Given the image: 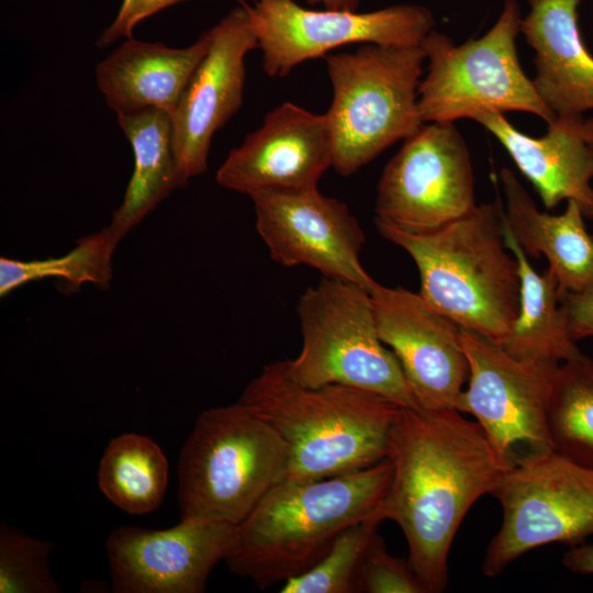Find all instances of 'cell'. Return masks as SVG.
<instances>
[{
	"mask_svg": "<svg viewBox=\"0 0 593 593\" xmlns=\"http://www.w3.org/2000/svg\"><path fill=\"white\" fill-rule=\"evenodd\" d=\"M369 292L378 334L398 358L419 407L456 409L469 378L461 327L418 292L379 282Z\"/></svg>",
	"mask_w": 593,
	"mask_h": 593,
	"instance_id": "15",
	"label": "cell"
},
{
	"mask_svg": "<svg viewBox=\"0 0 593 593\" xmlns=\"http://www.w3.org/2000/svg\"><path fill=\"white\" fill-rule=\"evenodd\" d=\"M560 304L572 338L593 337V287L581 292H561Z\"/></svg>",
	"mask_w": 593,
	"mask_h": 593,
	"instance_id": "31",
	"label": "cell"
},
{
	"mask_svg": "<svg viewBox=\"0 0 593 593\" xmlns=\"http://www.w3.org/2000/svg\"><path fill=\"white\" fill-rule=\"evenodd\" d=\"M237 525L208 517H186L153 530L122 526L105 549L115 593H202L213 568L227 557Z\"/></svg>",
	"mask_w": 593,
	"mask_h": 593,
	"instance_id": "14",
	"label": "cell"
},
{
	"mask_svg": "<svg viewBox=\"0 0 593 593\" xmlns=\"http://www.w3.org/2000/svg\"><path fill=\"white\" fill-rule=\"evenodd\" d=\"M391 474L385 458L329 478L283 480L237 525L224 561L261 590L307 572L343 530L377 512Z\"/></svg>",
	"mask_w": 593,
	"mask_h": 593,
	"instance_id": "2",
	"label": "cell"
},
{
	"mask_svg": "<svg viewBox=\"0 0 593 593\" xmlns=\"http://www.w3.org/2000/svg\"><path fill=\"white\" fill-rule=\"evenodd\" d=\"M239 401L286 441L290 481L329 478L382 461L401 410L380 394L354 387L299 385L287 376L282 360L265 366Z\"/></svg>",
	"mask_w": 593,
	"mask_h": 593,
	"instance_id": "3",
	"label": "cell"
},
{
	"mask_svg": "<svg viewBox=\"0 0 593 593\" xmlns=\"http://www.w3.org/2000/svg\"><path fill=\"white\" fill-rule=\"evenodd\" d=\"M499 181L505 199L503 221L523 251L532 258L545 256L559 292H581L593 287V236L575 201H567L561 214L540 211L510 168Z\"/></svg>",
	"mask_w": 593,
	"mask_h": 593,
	"instance_id": "21",
	"label": "cell"
},
{
	"mask_svg": "<svg viewBox=\"0 0 593 593\" xmlns=\"http://www.w3.org/2000/svg\"><path fill=\"white\" fill-rule=\"evenodd\" d=\"M289 448L279 433L240 402L202 411L178 461L181 518L240 524L286 480Z\"/></svg>",
	"mask_w": 593,
	"mask_h": 593,
	"instance_id": "5",
	"label": "cell"
},
{
	"mask_svg": "<svg viewBox=\"0 0 593 593\" xmlns=\"http://www.w3.org/2000/svg\"><path fill=\"white\" fill-rule=\"evenodd\" d=\"M310 4L321 3L325 9L357 11L362 0H305Z\"/></svg>",
	"mask_w": 593,
	"mask_h": 593,
	"instance_id": "33",
	"label": "cell"
},
{
	"mask_svg": "<svg viewBox=\"0 0 593 593\" xmlns=\"http://www.w3.org/2000/svg\"><path fill=\"white\" fill-rule=\"evenodd\" d=\"M584 136L593 156V115L584 119Z\"/></svg>",
	"mask_w": 593,
	"mask_h": 593,
	"instance_id": "34",
	"label": "cell"
},
{
	"mask_svg": "<svg viewBox=\"0 0 593 593\" xmlns=\"http://www.w3.org/2000/svg\"><path fill=\"white\" fill-rule=\"evenodd\" d=\"M246 7L269 77H283L348 44L417 46L435 25L429 9L411 3L370 12L314 10L294 0H254Z\"/></svg>",
	"mask_w": 593,
	"mask_h": 593,
	"instance_id": "11",
	"label": "cell"
},
{
	"mask_svg": "<svg viewBox=\"0 0 593 593\" xmlns=\"http://www.w3.org/2000/svg\"><path fill=\"white\" fill-rule=\"evenodd\" d=\"M474 121L505 148L547 210L572 200L593 220V156L583 115H557L539 137L521 132L503 113H483Z\"/></svg>",
	"mask_w": 593,
	"mask_h": 593,
	"instance_id": "18",
	"label": "cell"
},
{
	"mask_svg": "<svg viewBox=\"0 0 593 593\" xmlns=\"http://www.w3.org/2000/svg\"><path fill=\"white\" fill-rule=\"evenodd\" d=\"M504 236L518 262L521 290L517 317L501 346L517 359L563 362L581 357L584 354L569 332L556 278L548 270L534 269L505 225Z\"/></svg>",
	"mask_w": 593,
	"mask_h": 593,
	"instance_id": "23",
	"label": "cell"
},
{
	"mask_svg": "<svg viewBox=\"0 0 593 593\" xmlns=\"http://www.w3.org/2000/svg\"><path fill=\"white\" fill-rule=\"evenodd\" d=\"M332 165L325 113L284 102L230 152L216 172V182L248 197L262 191L311 190Z\"/></svg>",
	"mask_w": 593,
	"mask_h": 593,
	"instance_id": "17",
	"label": "cell"
},
{
	"mask_svg": "<svg viewBox=\"0 0 593 593\" xmlns=\"http://www.w3.org/2000/svg\"><path fill=\"white\" fill-rule=\"evenodd\" d=\"M302 347L282 360L296 384H343L380 394L401 407L422 410L394 353L381 340L370 292L323 277L296 307Z\"/></svg>",
	"mask_w": 593,
	"mask_h": 593,
	"instance_id": "7",
	"label": "cell"
},
{
	"mask_svg": "<svg viewBox=\"0 0 593 593\" xmlns=\"http://www.w3.org/2000/svg\"><path fill=\"white\" fill-rule=\"evenodd\" d=\"M168 461L149 437L126 433L113 438L99 465L101 492L120 510L134 515L153 512L168 485Z\"/></svg>",
	"mask_w": 593,
	"mask_h": 593,
	"instance_id": "24",
	"label": "cell"
},
{
	"mask_svg": "<svg viewBox=\"0 0 593 593\" xmlns=\"http://www.w3.org/2000/svg\"><path fill=\"white\" fill-rule=\"evenodd\" d=\"M563 566L571 572L593 574V544L570 547L562 558Z\"/></svg>",
	"mask_w": 593,
	"mask_h": 593,
	"instance_id": "32",
	"label": "cell"
},
{
	"mask_svg": "<svg viewBox=\"0 0 593 593\" xmlns=\"http://www.w3.org/2000/svg\"><path fill=\"white\" fill-rule=\"evenodd\" d=\"M582 0H528L521 33L535 53L534 87L557 115L593 110V56L579 27Z\"/></svg>",
	"mask_w": 593,
	"mask_h": 593,
	"instance_id": "19",
	"label": "cell"
},
{
	"mask_svg": "<svg viewBox=\"0 0 593 593\" xmlns=\"http://www.w3.org/2000/svg\"><path fill=\"white\" fill-rule=\"evenodd\" d=\"M415 262L419 294L460 327L502 344L519 310L518 262L506 246L501 203L475 205L432 232L376 224Z\"/></svg>",
	"mask_w": 593,
	"mask_h": 593,
	"instance_id": "4",
	"label": "cell"
},
{
	"mask_svg": "<svg viewBox=\"0 0 593 593\" xmlns=\"http://www.w3.org/2000/svg\"><path fill=\"white\" fill-rule=\"evenodd\" d=\"M551 449L593 470V360L582 355L559 365L547 406Z\"/></svg>",
	"mask_w": 593,
	"mask_h": 593,
	"instance_id": "25",
	"label": "cell"
},
{
	"mask_svg": "<svg viewBox=\"0 0 593 593\" xmlns=\"http://www.w3.org/2000/svg\"><path fill=\"white\" fill-rule=\"evenodd\" d=\"M461 343L469 378L456 410L474 417L510 467L526 455L551 449L547 406L559 362L514 358L500 344L462 327Z\"/></svg>",
	"mask_w": 593,
	"mask_h": 593,
	"instance_id": "10",
	"label": "cell"
},
{
	"mask_svg": "<svg viewBox=\"0 0 593 593\" xmlns=\"http://www.w3.org/2000/svg\"><path fill=\"white\" fill-rule=\"evenodd\" d=\"M382 518L376 512L343 530L326 555L307 572L284 582L281 593H357L367 547Z\"/></svg>",
	"mask_w": 593,
	"mask_h": 593,
	"instance_id": "27",
	"label": "cell"
},
{
	"mask_svg": "<svg viewBox=\"0 0 593 593\" xmlns=\"http://www.w3.org/2000/svg\"><path fill=\"white\" fill-rule=\"evenodd\" d=\"M210 47L170 114L172 146L183 176L203 174L214 134L239 110L245 59L258 48L246 2L211 27Z\"/></svg>",
	"mask_w": 593,
	"mask_h": 593,
	"instance_id": "16",
	"label": "cell"
},
{
	"mask_svg": "<svg viewBox=\"0 0 593 593\" xmlns=\"http://www.w3.org/2000/svg\"><path fill=\"white\" fill-rule=\"evenodd\" d=\"M52 541L40 540L23 530L0 524V593H60L49 568Z\"/></svg>",
	"mask_w": 593,
	"mask_h": 593,
	"instance_id": "28",
	"label": "cell"
},
{
	"mask_svg": "<svg viewBox=\"0 0 593 593\" xmlns=\"http://www.w3.org/2000/svg\"><path fill=\"white\" fill-rule=\"evenodd\" d=\"M250 199L257 232L277 264L304 265L368 291L377 282L360 262L366 237L346 203L317 188L262 191Z\"/></svg>",
	"mask_w": 593,
	"mask_h": 593,
	"instance_id": "13",
	"label": "cell"
},
{
	"mask_svg": "<svg viewBox=\"0 0 593 593\" xmlns=\"http://www.w3.org/2000/svg\"><path fill=\"white\" fill-rule=\"evenodd\" d=\"M116 116L134 156V169L122 203L107 226L119 244L175 189L184 186L188 179L175 156L170 113L150 109L119 113Z\"/></svg>",
	"mask_w": 593,
	"mask_h": 593,
	"instance_id": "22",
	"label": "cell"
},
{
	"mask_svg": "<svg viewBox=\"0 0 593 593\" xmlns=\"http://www.w3.org/2000/svg\"><path fill=\"white\" fill-rule=\"evenodd\" d=\"M357 593H426L409 560L389 553L376 533L360 564Z\"/></svg>",
	"mask_w": 593,
	"mask_h": 593,
	"instance_id": "29",
	"label": "cell"
},
{
	"mask_svg": "<svg viewBox=\"0 0 593 593\" xmlns=\"http://www.w3.org/2000/svg\"><path fill=\"white\" fill-rule=\"evenodd\" d=\"M425 59L419 45L377 44L325 58L333 89L325 115L338 175H353L424 124L418 86Z\"/></svg>",
	"mask_w": 593,
	"mask_h": 593,
	"instance_id": "6",
	"label": "cell"
},
{
	"mask_svg": "<svg viewBox=\"0 0 593 593\" xmlns=\"http://www.w3.org/2000/svg\"><path fill=\"white\" fill-rule=\"evenodd\" d=\"M118 243L104 227L102 231L78 239L67 254L40 260H18L0 258V295L29 282L46 278H57L68 288L93 283L107 287L112 278V256Z\"/></svg>",
	"mask_w": 593,
	"mask_h": 593,
	"instance_id": "26",
	"label": "cell"
},
{
	"mask_svg": "<svg viewBox=\"0 0 593 593\" xmlns=\"http://www.w3.org/2000/svg\"><path fill=\"white\" fill-rule=\"evenodd\" d=\"M182 1L186 0H123L111 25L98 37L97 45L102 48L121 38L133 37V30L142 20Z\"/></svg>",
	"mask_w": 593,
	"mask_h": 593,
	"instance_id": "30",
	"label": "cell"
},
{
	"mask_svg": "<svg viewBox=\"0 0 593 593\" xmlns=\"http://www.w3.org/2000/svg\"><path fill=\"white\" fill-rule=\"evenodd\" d=\"M517 0H505L494 25L481 37L456 45L432 30L419 46L428 60L418 86L424 122L455 123L489 112H526L550 123L556 114L538 96L519 63Z\"/></svg>",
	"mask_w": 593,
	"mask_h": 593,
	"instance_id": "8",
	"label": "cell"
},
{
	"mask_svg": "<svg viewBox=\"0 0 593 593\" xmlns=\"http://www.w3.org/2000/svg\"><path fill=\"white\" fill-rule=\"evenodd\" d=\"M466 142L454 123L422 125L404 139L378 183L374 223L427 233L475 206Z\"/></svg>",
	"mask_w": 593,
	"mask_h": 593,
	"instance_id": "12",
	"label": "cell"
},
{
	"mask_svg": "<svg viewBox=\"0 0 593 593\" xmlns=\"http://www.w3.org/2000/svg\"><path fill=\"white\" fill-rule=\"evenodd\" d=\"M211 40V29L184 48L124 40L96 69L107 104L116 114L150 109L171 114Z\"/></svg>",
	"mask_w": 593,
	"mask_h": 593,
	"instance_id": "20",
	"label": "cell"
},
{
	"mask_svg": "<svg viewBox=\"0 0 593 593\" xmlns=\"http://www.w3.org/2000/svg\"><path fill=\"white\" fill-rule=\"evenodd\" d=\"M391 481L377 513L402 529L409 562L426 593L443 592L456 533L471 506L491 494L510 466L478 422L456 409L401 407L391 427Z\"/></svg>",
	"mask_w": 593,
	"mask_h": 593,
	"instance_id": "1",
	"label": "cell"
},
{
	"mask_svg": "<svg viewBox=\"0 0 593 593\" xmlns=\"http://www.w3.org/2000/svg\"><path fill=\"white\" fill-rule=\"evenodd\" d=\"M491 494L503 508V521L482 560L488 577L534 548L552 542L573 547L593 535V470L552 449L519 458Z\"/></svg>",
	"mask_w": 593,
	"mask_h": 593,
	"instance_id": "9",
	"label": "cell"
}]
</instances>
